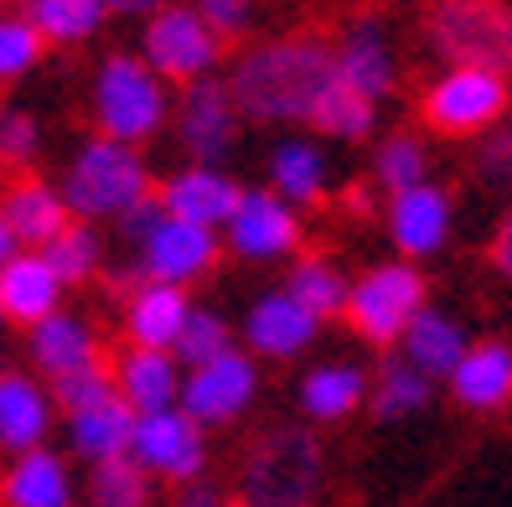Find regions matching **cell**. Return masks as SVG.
Masks as SVG:
<instances>
[{"label":"cell","instance_id":"6da1fadb","mask_svg":"<svg viewBox=\"0 0 512 507\" xmlns=\"http://www.w3.org/2000/svg\"><path fill=\"white\" fill-rule=\"evenodd\" d=\"M223 83L238 114L254 119V125H311V109L337 83V63H331L326 37L290 32L244 47Z\"/></svg>","mask_w":512,"mask_h":507},{"label":"cell","instance_id":"7a4b0ae2","mask_svg":"<svg viewBox=\"0 0 512 507\" xmlns=\"http://www.w3.org/2000/svg\"><path fill=\"white\" fill-rule=\"evenodd\" d=\"M326 451L306 425H269L238 461V507H316Z\"/></svg>","mask_w":512,"mask_h":507},{"label":"cell","instance_id":"3957f363","mask_svg":"<svg viewBox=\"0 0 512 507\" xmlns=\"http://www.w3.org/2000/svg\"><path fill=\"white\" fill-rule=\"evenodd\" d=\"M57 187H63V202L78 223H119L130 207L156 197V176H150L140 145L94 135L73 151Z\"/></svg>","mask_w":512,"mask_h":507},{"label":"cell","instance_id":"277c9868","mask_svg":"<svg viewBox=\"0 0 512 507\" xmlns=\"http://www.w3.org/2000/svg\"><path fill=\"white\" fill-rule=\"evenodd\" d=\"M88 114H94V135L145 145L171 119V83L150 73L140 52H109L88 83Z\"/></svg>","mask_w":512,"mask_h":507},{"label":"cell","instance_id":"5b68a950","mask_svg":"<svg viewBox=\"0 0 512 507\" xmlns=\"http://www.w3.org/2000/svg\"><path fill=\"white\" fill-rule=\"evenodd\" d=\"M425 37L450 68H512V6L507 0H435Z\"/></svg>","mask_w":512,"mask_h":507},{"label":"cell","instance_id":"8992f818","mask_svg":"<svg viewBox=\"0 0 512 507\" xmlns=\"http://www.w3.org/2000/svg\"><path fill=\"white\" fill-rule=\"evenodd\" d=\"M419 311H425V275L394 259V264H373L368 275L352 280L342 321L373 347H399V337L409 332Z\"/></svg>","mask_w":512,"mask_h":507},{"label":"cell","instance_id":"52a82bcc","mask_svg":"<svg viewBox=\"0 0 512 507\" xmlns=\"http://www.w3.org/2000/svg\"><path fill=\"white\" fill-rule=\"evenodd\" d=\"M140 57L150 63L161 83H202V78H218V63H223V42L213 37V26H207L192 6L182 0H171L161 16L145 21L140 32Z\"/></svg>","mask_w":512,"mask_h":507},{"label":"cell","instance_id":"ba28073f","mask_svg":"<svg viewBox=\"0 0 512 507\" xmlns=\"http://www.w3.org/2000/svg\"><path fill=\"white\" fill-rule=\"evenodd\" d=\"M264 389V373H259V357H249L244 347H228L223 357L202 368H187L182 378V404L202 430H223V425H238L244 414L254 409Z\"/></svg>","mask_w":512,"mask_h":507},{"label":"cell","instance_id":"9c48e42d","mask_svg":"<svg viewBox=\"0 0 512 507\" xmlns=\"http://www.w3.org/2000/svg\"><path fill=\"white\" fill-rule=\"evenodd\" d=\"M507 78L487 68H445L425 88V125L440 135H481L497 130L507 114Z\"/></svg>","mask_w":512,"mask_h":507},{"label":"cell","instance_id":"30bf717a","mask_svg":"<svg viewBox=\"0 0 512 507\" xmlns=\"http://www.w3.org/2000/svg\"><path fill=\"white\" fill-rule=\"evenodd\" d=\"M238 125H244V114H238L223 78L187 83L182 94L171 99V135L187 151L192 166H223V156L238 140Z\"/></svg>","mask_w":512,"mask_h":507},{"label":"cell","instance_id":"8fae6325","mask_svg":"<svg viewBox=\"0 0 512 507\" xmlns=\"http://www.w3.org/2000/svg\"><path fill=\"white\" fill-rule=\"evenodd\" d=\"M130 456L150 471V482L192 487V482H202V471H207V430L192 420L187 409L140 414Z\"/></svg>","mask_w":512,"mask_h":507},{"label":"cell","instance_id":"7c38bea8","mask_svg":"<svg viewBox=\"0 0 512 507\" xmlns=\"http://www.w3.org/2000/svg\"><path fill=\"white\" fill-rule=\"evenodd\" d=\"M300 233H306L300 207H290L269 187H244V197H238L233 218L223 228V249L238 254L244 264H275L300 249Z\"/></svg>","mask_w":512,"mask_h":507},{"label":"cell","instance_id":"4fadbf2b","mask_svg":"<svg viewBox=\"0 0 512 507\" xmlns=\"http://www.w3.org/2000/svg\"><path fill=\"white\" fill-rule=\"evenodd\" d=\"M223 254V233H207L182 218H161L156 233L135 249V285L140 280H161V285H192L218 264Z\"/></svg>","mask_w":512,"mask_h":507},{"label":"cell","instance_id":"5bb4252c","mask_svg":"<svg viewBox=\"0 0 512 507\" xmlns=\"http://www.w3.org/2000/svg\"><path fill=\"white\" fill-rule=\"evenodd\" d=\"M331 63H337V83H347L352 94H363L368 104H383L399 83V57H394L388 26L378 16L347 21L342 37L331 42Z\"/></svg>","mask_w":512,"mask_h":507},{"label":"cell","instance_id":"9a60e30c","mask_svg":"<svg viewBox=\"0 0 512 507\" xmlns=\"http://www.w3.org/2000/svg\"><path fill=\"white\" fill-rule=\"evenodd\" d=\"M316 332H321V321L311 311H300L285 290H264L244 311V326H238L244 342L238 347L249 357H259V363H295L316 342Z\"/></svg>","mask_w":512,"mask_h":507},{"label":"cell","instance_id":"2e32d148","mask_svg":"<svg viewBox=\"0 0 512 507\" xmlns=\"http://www.w3.org/2000/svg\"><path fill=\"white\" fill-rule=\"evenodd\" d=\"M238 197H244V187H238V176H228L223 166H182L171 171L166 182H156V202L166 207V218H182V223H197L207 233H223Z\"/></svg>","mask_w":512,"mask_h":507},{"label":"cell","instance_id":"e0dca14e","mask_svg":"<svg viewBox=\"0 0 512 507\" xmlns=\"http://www.w3.org/2000/svg\"><path fill=\"white\" fill-rule=\"evenodd\" d=\"M0 507H78L73 461L52 445L11 456L0 471Z\"/></svg>","mask_w":512,"mask_h":507},{"label":"cell","instance_id":"ac0fdd59","mask_svg":"<svg viewBox=\"0 0 512 507\" xmlns=\"http://www.w3.org/2000/svg\"><path fill=\"white\" fill-rule=\"evenodd\" d=\"M52 425H57V404L47 394V383L37 373H16V368L0 373V451L6 456L37 451V445H47Z\"/></svg>","mask_w":512,"mask_h":507},{"label":"cell","instance_id":"d6986e66","mask_svg":"<svg viewBox=\"0 0 512 507\" xmlns=\"http://www.w3.org/2000/svg\"><path fill=\"white\" fill-rule=\"evenodd\" d=\"M388 238H394V249L404 259H430L445 249V238H450V197L425 182V187H409V192H394L388 197Z\"/></svg>","mask_w":512,"mask_h":507},{"label":"cell","instance_id":"ffe728a7","mask_svg":"<svg viewBox=\"0 0 512 507\" xmlns=\"http://www.w3.org/2000/svg\"><path fill=\"white\" fill-rule=\"evenodd\" d=\"M192 290L182 285H161V280H140L125 295V342L130 347H150V352H171L182 326L192 316Z\"/></svg>","mask_w":512,"mask_h":507},{"label":"cell","instance_id":"44dd1931","mask_svg":"<svg viewBox=\"0 0 512 507\" xmlns=\"http://www.w3.org/2000/svg\"><path fill=\"white\" fill-rule=\"evenodd\" d=\"M26 357H32V368L42 383L63 378V373H78L88 363H99V332L88 326L78 311H52L47 321L26 326Z\"/></svg>","mask_w":512,"mask_h":507},{"label":"cell","instance_id":"7402d4cb","mask_svg":"<svg viewBox=\"0 0 512 507\" xmlns=\"http://www.w3.org/2000/svg\"><path fill=\"white\" fill-rule=\"evenodd\" d=\"M264 187L285 197L290 207H316L331 192V161L321 151V140L311 135H285L275 140V151L264 161Z\"/></svg>","mask_w":512,"mask_h":507},{"label":"cell","instance_id":"603a6c76","mask_svg":"<svg viewBox=\"0 0 512 507\" xmlns=\"http://www.w3.org/2000/svg\"><path fill=\"white\" fill-rule=\"evenodd\" d=\"M182 378L187 368L171 352H150V347H125L114 363V394L125 399L135 414H161L182 404Z\"/></svg>","mask_w":512,"mask_h":507},{"label":"cell","instance_id":"cb8c5ba5","mask_svg":"<svg viewBox=\"0 0 512 507\" xmlns=\"http://www.w3.org/2000/svg\"><path fill=\"white\" fill-rule=\"evenodd\" d=\"M0 213H6L11 233L21 249H47L57 233L73 223L68 202H63V187L47 182V176H21L0 192Z\"/></svg>","mask_w":512,"mask_h":507},{"label":"cell","instance_id":"d4e9b609","mask_svg":"<svg viewBox=\"0 0 512 507\" xmlns=\"http://www.w3.org/2000/svg\"><path fill=\"white\" fill-rule=\"evenodd\" d=\"M63 295H68V285L57 280L42 249H21L0 270V306H6V321H16V326H37L52 311H63Z\"/></svg>","mask_w":512,"mask_h":507},{"label":"cell","instance_id":"484cf974","mask_svg":"<svg viewBox=\"0 0 512 507\" xmlns=\"http://www.w3.org/2000/svg\"><path fill=\"white\" fill-rule=\"evenodd\" d=\"M445 383H450V399L476 414L512 404V342H471Z\"/></svg>","mask_w":512,"mask_h":507},{"label":"cell","instance_id":"4316f807","mask_svg":"<svg viewBox=\"0 0 512 507\" xmlns=\"http://www.w3.org/2000/svg\"><path fill=\"white\" fill-rule=\"evenodd\" d=\"M368 389H373V378L357 363H316L300 378L295 399H300V414L311 425H342L368 404Z\"/></svg>","mask_w":512,"mask_h":507},{"label":"cell","instance_id":"83f0119b","mask_svg":"<svg viewBox=\"0 0 512 507\" xmlns=\"http://www.w3.org/2000/svg\"><path fill=\"white\" fill-rule=\"evenodd\" d=\"M135 420H140V414L119 399V394L104 399V404H94V409L68 414V456H73V461H88V466H104V461L130 456Z\"/></svg>","mask_w":512,"mask_h":507},{"label":"cell","instance_id":"f1b7e54d","mask_svg":"<svg viewBox=\"0 0 512 507\" xmlns=\"http://www.w3.org/2000/svg\"><path fill=\"white\" fill-rule=\"evenodd\" d=\"M471 337H466V326L456 316H445L435 306H425L414 321H409V332L399 337V357L414 368V373H425L430 383L435 378H450L456 373V363L466 357Z\"/></svg>","mask_w":512,"mask_h":507},{"label":"cell","instance_id":"f546056e","mask_svg":"<svg viewBox=\"0 0 512 507\" xmlns=\"http://www.w3.org/2000/svg\"><path fill=\"white\" fill-rule=\"evenodd\" d=\"M280 290L290 295L300 311H311V316L326 326V321H337V316L347 311L352 280L342 275L337 259H326V254H295V264H290V275H285Z\"/></svg>","mask_w":512,"mask_h":507},{"label":"cell","instance_id":"4dcf8cb0","mask_svg":"<svg viewBox=\"0 0 512 507\" xmlns=\"http://www.w3.org/2000/svg\"><path fill=\"white\" fill-rule=\"evenodd\" d=\"M21 16L37 26V37L52 47H83L104 32V0H21Z\"/></svg>","mask_w":512,"mask_h":507},{"label":"cell","instance_id":"1f68e13d","mask_svg":"<svg viewBox=\"0 0 512 507\" xmlns=\"http://www.w3.org/2000/svg\"><path fill=\"white\" fill-rule=\"evenodd\" d=\"M435 399V383L425 378V373H414L404 357H394L383 373H378V383L368 389V409L378 414L383 425H399V420H409V414H419Z\"/></svg>","mask_w":512,"mask_h":507},{"label":"cell","instance_id":"d6a6232c","mask_svg":"<svg viewBox=\"0 0 512 507\" xmlns=\"http://www.w3.org/2000/svg\"><path fill=\"white\" fill-rule=\"evenodd\" d=\"M373 125H378V104H368L363 94H352L347 83H331L326 94H321V104L311 109V130L321 140L352 145V140H368Z\"/></svg>","mask_w":512,"mask_h":507},{"label":"cell","instance_id":"836d02e7","mask_svg":"<svg viewBox=\"0 0 512 507\" xmlns=\"http://www.w3.org/2000/svg\"><path fill=\"white\" fill-rule=\"evenodd\" d=\"M42 254H47V264L57 270V280H63L68 290L73 285H88V280L104 270V233H99V223H78L73 218Z\"/></svg>","mask_w":512,"mask_h":507},{"label":"cell","instance_id":"e575fe53","mask_svg":"<svg viewBox=\"0 0 512 507\" xmlns=\"http://www.w3.org/2000/svg\"><path fill=\"white\" fill-rule=\"evenodd\" d=\"M150 497H156V482L135 456L88 466V507H150Z\"/></svg>","mask_w":512,"mask_h":507},{"label":"cell","instance_id":"d590c367","mask_svg":"<svg viewBox=\"0 0 512 507\" xmlns=\"http://www.w3.org/2000/svg\"><path fill=\"white\" fill-rule=\"evenodd\" d=\"M373 182L394 197V192H409V187H425L430 182V151L419 135H388L373 156Z\"/></svg>","mask_w":512,"mask_h":507},{"label":"cell","instance_id":"8d00e7d4","mask_svg":"<svg viewBox=\"0 0 512 507\" xmlns=\"http://www.w3.org/2000/svg\"><path fill=\"white\" fill-rule=\"evenodd\" d=\"M228 347H238L228 316H218L213 306H192V316H187V326H182V337H176L171 357H176L182 368H202V363H213V357H223Z\"/></svg>","mask_w":512,"mask_h":507},{"label":"cell","instance_id":"74e56055","mask_svg":"<svg viewBox=\"0 0 512 507\" xmlns=\"http://www.w3.org/2000/svg\"><path fill=\"white\" fill-rule=\"evenodd\" d=\"M47 394H52V404H57V414H78V409H94V404H104V399H114V363H88V368H78V373H63V378H52L47 383Z\"/></svg>","mask_w":512,"mask_h":507},{"label":"cell","instance_id":"f35d334b","mask_svg":"<svg viewBox=\"0 0 512 507\" xmlns=\"http://www.w3.org/2000/svg\"><path fill=\"white\" fill-rule=\"evenodd\" d=\"M42 156V125L32 109L21 104H0V166L21 171Z\"/></svg>","mask_w":512,"mask_h":507},{"label":"cell","instance_id":"ab89813d","mask_svg":"<svg viewBox=\"0 0 512 507\" xmlns=\"http://www.w3.org/2000/svg\"><path fill=\"white\" fill-rule=\"evenodd\" d=\"M47 42L37 37V26L26 16H0V83H16L42 63Z\"/></svg>","mask_w":512,"mask_h":507},{"label":"cell","instance_id":"60d3db41","mask_svg":"<svg viewBox=\"0 0 512 507\" xmlns=\"http://www.w3.org/2000/svg\"><path fill=\"white\" fill-rule=\"evenodd\" d=\"M192 11L213 26L218 42H233V37H249V26L259 16L254 0H192Z\"/></svg>","mask_w":512,"mask_h":507},{"label":"cell","instance_id":"b9f144b4","mask_svg":"<svg viewBox=\"0 0 512 507\" xmlns=\"http://www.w3.org/2000/svg\"><path fill=\"white\" fill-rule=\"evenodd\" d=\"M476 171L487 176L492 187H512V119L492 130V140H481V151H476Z\"/></svg>","mask_w":512,"mask_h":507},{"label":"cell","instance_id":"7bdbcfd3","mask_svg":"<svg viewBox=\"0 0 512 507\" xmlns=\"http://www.w3.org/2000/svg\"><path fill=\"white\" fill-rule=\"evenodd\" d=\"M161 218H166V207H161L156 197H145V202H140V207H130V213L119 218L114 228H119V238H125V244H135V249H140L145 238L156 233V223H161Z\"/></svg>","mask_w":512,"mask_h":507},{"label":"cell","instance_id":"ee69618b","mask_svg":"<svg viewBox=\"0 0 512 507\" xmlns=\"http://www.w3.org/2000/svg\"><path fill=\"white\" fill-rule=\"evenodd\" d=\"M171 507H233V497L213 482H192V487H182L171 497Z\"/></svg>","mask_w":512,"mask_h":507},{"label":"cell","instance_id":"f6af8a7d","mask_svg":"<svg viewBox=\"0 0 512 507\" xmlns=\"http://www.w3.org/2000/svg\"><path fill=\"white\" fill-rule=\"evenodd\" d=\"M166 6H171V0H104V11H109V16H135V21L161 16Z\"/></svg>","mask_w":512,"mask_h":507},{"label":"cell","instance_id":"bcb514c9","mask_svg":"<svg viewBox=\"0 0 512 507\" xmlns=\"http://www.w3.org/2000/svg\"><path fill=\"white\" fill-rule=\"evenodd\" d=\"M492 264L512 280V207H507V218H502V228H497V238H492Z\"/></svg>","mask_w":512,"mask_h":507},{"label":"cell","instance_id":"7dc6e473","mask_svg":"<svg viewBox=\"0 0 512 507\" xmlns=\"http://www.w3.org/2000/svg\"><path fill=\"white\" fill-rule=\"evenodd\" d=\"M21 254V244H16V233H11V223H6V213H0V270Z\"/></svg>","mask_w":512,"mask_h":507},{"label":"cell","instance_id":"c3c4849f","mask_svg":"<svg viewBox=\"0 0 512 507\" xmlns=\"http://www.w3.org/2000/svg\"><path fill=\"white\" fill-rule=\"evenodd\" d=\"M0 373H6V352H0Z\"/></svg>","mask_w":512,"mask_h":507},{"label":"cell","instance_id":"681fc988","mask_svg":"<svg viewBox=\"0 0 512 507\" xmlns=\"http://www.w3.org/2000/svg\"><path fill=\"white\" fill-rule=\"evenodd\" d=\"M0 326H6V306H0Z\"/></svg>","mask_w":512,"mask_h":507},{"label":"cell","instance_id":"f907efd6","mask_svg":"<svg viewBox=\"0 0 512 507\" xmlns=\"http://www.w3.org/2000/svg\"><path fill=\"white\" fill-rule=\"evenodd\" d=\"M0 16H6V0H0Z\"/></svg>","mask_w":512,"mask_h":507}]
</instances>
